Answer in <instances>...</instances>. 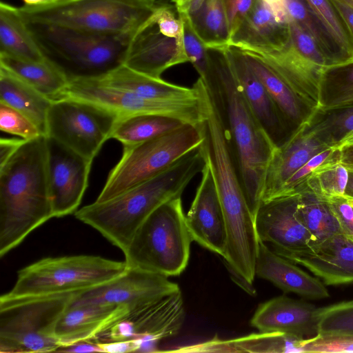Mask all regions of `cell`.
Segmentation results:
<instances>
[{"instance_id": "6da1fadb", "label": "cell", "mask_w": 353, "mask_h": 353, "mask_svg": "<svg viewBox=\"0 0 353 353\" xmlns=\"http://www.w3.org/2000/svg\"><path fill=\"white\" fill-rule=\"evenodd\" d=\"M208 52L210 68L202 79L219 104L242 188L254 217L276 148L250 110L224 48H208Z\"/></svg>"}, {"instance_id": "7a4b0ae2", "label": "cell", "mask_w": 353, "mask_h": 353, "mask_svg": "<svg viewBox=\"0 0 353 353\" xmlns=\"http://www.w3.org/2000/svg\"><path fill=\"white\" fill-rule=\"evenodd\" d=\"M52 217L47 137L40 135L26 140L0 166V256Z\"/></svg>"}, {"instance_id": "3957f363", "label": "cell", "mask_w": 353, "mask_h": 353, "mask_svg": "<svg viewBox=\"0 0 353 353\" xmlns=\"http://www.w3.org/2000/svg\"><path fill=\"white\" fill-rule=\"evenodd\" d=\"M205 163L200 146L154 177L108 201L77 210L75 217L99 232L124 252L137 230L163 203L183 192Z\"/></svg>"}, {"instance_id": "277c9868", "label": "cell", "mask_w": 353, "mask_h": 353, "mask_svg": "<svg viewBox=\"0 0 353 353\" xmlns=\"http://www.w3.org/2000/svg\"><path fill=\"white\" fill-rule=\"evenodd\" d=\"M25 21L46 60L68 82L101 79L124 65L133 34H101Z\"/></svg>"}, {"instance_id": "5b68a950", "label": "cell", "mask_w": 353, "mask_h": 353, "mask_svg": "<svg viewBox=\"0 0 353 353\" xmlns=\"http://www.w3.org/2000/svg\"><path fill=\"white\" fill-rule=\"evenodd\" d=\"M192 241L181 197H176L158 207L141 225L123 252L125 261L130 268L178 276L188 265Z\"/></svg>"}, {"instance_id": "8992f818", "label": "cell", "mask_w": 353, "mask_h": 353, "mask_svg": "<svg viewBox=\"0 0 353 353\" xmlns=\"http://www.w3.org/2000/svg\"><path fill=\"white\" fill-rule=\"evenodd\" d=\"M79 292L0 297V352H57V323Z\"/></svg>"}, {"instance_id": "52a82bcc", "label": "cell", "mask_w": 353, "mask_h": 353, "mask_svg": "<svg viewBox=\"0 0 353 353\" xmlns=\"http://www.w3.org/2000/svg\"><path fill=\"white\" fill-rule=\"evenodd\" d=\"M155 0H69L19 8L27 21L101 34L134 33L151 15Z\"/></svg>"}, {"instance_id": "ba28073f", "label": "cell", "mask_w": 353, "mask_h": 353, "mask_svg": "<svg viewBox=\"0 0 353 353\" xmlns=\"http://www.w3.org/2000/svg\"><path fill=\"white\" fill-rule=\"evenodd\" d=\"M126 262L99 256L48 257L17 273L8 298L79 292L101 285L123 273Z\"/></svg>"}, {"instance_id": "9c48e42d", "label": "cell", "mask_w": 353, "mask_h": 353, "mask_svg": "<svg viewBox=\"0 0 353 353\" xmlns=\"http://www.w3.org/2000/svg\"><path fill=\"white\" fill-rule=\"evenodd\" d=\"M201 123H186L170 132L132 146L110 172L96 202L112 199L154 177L174 162L201 145Z\"/></svg>"}, {"instance_id": "30bf717a", "label": "cell", "mask_w": 353, "mask_h": 353, "mask_svg": "<svg viewBox=\"0 0 353 353\" xmlns=\"http://www.w3.org/2000/svg\"><path fill=\"white\" fill-rule=\"evenodd\" d=\"M186 62L179 12L175 6L157 3L151 15L133 33L124 65L161 79L167 69Z\"/></svg>"}, {"instance_id": "8fae6325", "label": "cell", "mask_w": 353, "mask_h": 353, "mask_svg": "<svg viewBox=\"0 0 353 353\" xmlns=\"http://www.w3.org/2000/svg\"><path fill=\"white\" fill-rule=\"evenodd\" d=\"M119 116L95 103L74 97L52 101L47 136L93 161L109 139Z\"/></svg>"}, {"instance_id": "7c38bea8", "label": "cell", "mask_w": 353, "mask_h": 353, "mask_svg": "<svg viewBox=\"0 0 353 353\" xmlns=\"http://www.w3.org/2000/svg\"><path fill=\"white\" fill-rule=\"evenodd\" d=\"M200 96L184 100H154L114 88L97 79L68 82L63 97H74L102 105L119 117L138 114H157L178 119L185 123L198 125L205 118L204 83L196 81Z\"/></svg>"}, {"instance_id": "4fadbf2b", "label": "cell", "mask_w": 353, "mask_h": 353, "mask_svg": "<svg viewBox=\"0 0 353 353\" xmlns=\"http://www.w3.org/2000/svg\"><path fill=\"white\" fill-rule=\"evenodd\" d=\"M179 291V286L167 276L128 266L116 278L77 293L71 304L119 305L132 312Z\"/></svg>"}, {"instance_id": "5bb4252c", "label": "cell", "mask_w": 353, "mask_h": 353, "mask_svg": "<svg viewBox=\"0 0 353 353\" xmlns=\"http://www.w3.org/2000/svg\"><path fill=\"white\" fill-rule=\"evenodd\" d=\"M48 178L54 217L75 213L88 184L92 161L47 137Z\"/></svg>"}, {"instance_id": "9a60e30c", "label": "cell", "mask_w": 353, "mask_h": 353, "mask_svg": "<svg viewBox=\"0 0 353 353\" xmlns=\"http://www.w3.org/2000/svg\"><path fill=\"white\" fill-rule=\"evenodd\" d=\"M298 199L295 194L263 201L254 216L259 241L283 257L310 250L314 243L296 215Z\"/></svg>"}, {"instance_id": "2e32d148", "label": "cell", "mask_w": 353, "mask_h": 353, "mask_svg": "<svg viewBox=\"0 0 353 353\" xmlns=\"http://www.w3.org/2000/svg\"><path fill=\"white\" fill-rule=\"evenodd\" d=\"M201 174V180L185 215L187 226L193 241L223 257L228 241L226 225L212 174L206 161Z\"/></svg>"}, {"instance_id": "e0dca14e", "label": "cell", "mask_w": 353, "mask_h": 353, "mask_svg": "<svg viewBox=\"0 0 353 353\" xmlns=\"http://www.w3.org/2000/svg\"><path fill=\"white\" fill-rule=\"evenodd\" d=\"M225 52L242 93L253 114L278 148L293 136L265 88L247 63L242 51L234 46Z\"/></svg>"}, {"instance_id": "ac0fdd59", "label": "cell", "mask_w": 353, "mask_h": 353, "mask_svg": "<svg viewBox=\"0 0 353 353\" xmlns=\"http://www.w3.org/2000/svg\"><path fill=\"white\" fill-rule=\"evenodd\" d=\"M317 307L305 301L279 296L260 304L250 320L259 332H280L302 339L318 334Z\"/></svg>"}, {"instance_id": "d6986e66", "label": "cell", "mask_w": 353, "mask_h": 353, "mask_svg": "<svg viewBox=\"0 0 353 353\" xmlns=\"http://www.w3.org/2000/svg\"><path fill=\"white\" fill-rule=\"evenodd\" d=\"M284 258L304 266L325 285L353 284V239L342 233Z\"/></svg>"}, {"instance_id": "ffe728a7", "label": "cell", "mask_w": 353, "mask_h": 353, "mask_svg": "<svg viewBox=\"0 0 353 353\" xmlns=\"http://www.w3.org/2000/svg\"><path fill=\"white\" fill-rule=\"evenodd\" d=\"M130 312L124 305L70 304L60 318L55 330L60 347L81 341L96 340Z\"/></svg>"}, {"instance_id": "44dd1931", "label": "cell", "mask_w": 353, "mask_h": 353, "mask_svg": "<svg viewBox=\"0 0 353 353\" xmlns=\"http://www.w3.org/2000/svg\"><path fill=\"white\" fill-rule=\"evenodd\" d=\"M290 43L289 21L278 17L263 0L232 34L229 46L252 52L279 50Z\"/></svg>"}, {"instance_id": "7402d4cb", "label": "cell", "mask_w": 353, "mask_h": 353, "mask_svg": "<svg viewBox=\"0 0 353 353\" xmlns=\"http://www.w3.org/2000/svg\"><path fill=\"white\" fill-rule=\"evenodd\" d=\"M124 319L130 325L132 339H140L141 343L154 346L160 340L176 335L184 323L181 290L130 312Z\"/></svg>"}, {"instance_id": "603a6c76", "label": "cell", "mask_w": 353, "mask_h": 353, "mask_svg": "<svg viewBox=\"0 0 353 353\" xmlns=\"http://www.w3.org/2000/svg\"><path fill=\"white\" fill-rule=\"evenodd\" d=\"M255 276L267 280L284 292H292L308 299L329 296L325 285L278 254L263 242H259Z\"/></svg>"}, {"instance_id": "cb8c5ba5", "label": "cell", "mask_w": 353, "mask_h": 353, "mask_svg": "<svg viewBox=\"0 0 353 353\" xmlns=\"http://www.w3.org/2000/svg\"><path fill=\"white\" fill-rule=\"evenodd\" d=\"M327 148L302 128L276 148L267 169L262 202L274 199L290 177L312 157Z\"/></svg>"}, {"instance_id": "d4e9b609", "label": "cell", "mask_w": 353, "mask_h": 353, "mask_svg": "<svg viewBox=\"0 0 353 353\" xmlns=\"http://www.w3.org/2000/svg\"><path fill=\"white\" fill-rule=\"evenodd\" d=\"M241 51L249 66L265 88L294 136L307 123L318 106L297 93L259 58L250 52Z\"/></svg>"}, {"instance_id": "484cf974", "label": "cell", "mask_w": 353, "mask_h": 353, "mask_svg": "<svg viewBox=\"0 0 353 353\" xmlns=\"http://www.w3.org/2000/svg\"><path fill=\"white\" fill-rule=\"evenodd\" d=\"M243 51L259 58L297 93L319 106V84L322 69L300 56L291 43L279 50Z\"/></svg>"}, {"instance_id": "4316f807", "label": "cell", "mask_w": 353, "mask_h": 353, "mask_svg": "<svg viewBox=\"0 0 353 353\" xmlns=\"http://www.w3.org/2000/svg\"><path fill=\"white\" fill-rule=\"evenodd\" d=\"M101 83L132 92L141 97L154 100H184L199 97L196 83L192 88L172 83L137 72L125 65L101 79Z\"/></svg>"}, {"instance_id": "83f0119b", "label": "cell", "mask_w": 353, "mask_h": 353, "mask_svg": "<svg viewBox=\"0 0 353 353\" xmlns=\"http://www.w3.org/2000/svg\"><path fill=\"white\" fill-rule=\"evenodd\" d=\"M52 102L29 84L0 66V103L18 110L47 136V117Z\"/></svg>"}, {"instance_id": "f1b7e54d", "label": "cell", "mask_w": 353, "mask_h": 353, "mask_svg": "<svg viewBox=\"0 0 353 353\" xmlns=\"http://www.w3.org/2000/svg\"><path fill=\"white\" fill-rule=\"evenodd\" d=\"M0 54L32 61H45L19 8L0 3Z\"/></svg>"}, {"instance_id": "f546056e", "label": "cell", "mask_w": 353, "mask_h": 353, "mask_svg": "<svg viewBox=\"0 0 353 353\" xmlns=\"http://www.w3.org/2000/svg\"><path fill=\"white\" fill-rule=\"evenodd\" d=\"M284 4L288 19L312 37L325 57L327 66L353 59L304 0H284Z\"/></svg>"}, {"instance_id": "4dcf8cb0", "label": "cell", "mask_w": 353, "mask_h": 353, "mask_svg": "<svg viewBox=\"0 0 353 353\" xmlns=\"http://www.w3.org/2000/svg\"><path fill=\"white\" fill-rule=\"evenodd\" d=\"M0 66L52 101L62 98L68 84L65 76L48 61H32L0 54Z\"/></svg>"}, {"instance_id": "1f68e13d", "label": "cell", "mask_w": 353, "mask_h": 353, "mask_svg": "<svg viewBox=\"0 0 353 353\" xmlns=\"http://www.w3.org/2000/svg\"><path fill=\"white\" fill-rule=\"evenodd\" d=\"M184 124L186 123L178 119L157 114L119 117L110 139L117 140L123 147L132 146L170 132Z\"/></svg>"}, {"instance_id": "d6a6232c", "label": "cell", "mask_w": 353, "mask_h": 353, "mask_svg": "<svg viewBox=\"0 0 353 353\" xmlns=\"http://www.w3.org/2000/svg\"><path fill=\"white\" fill-rule=\"evenodd\" d=\"M302 129L325 147L335 148L353 134V103L330 108L318 106Z\"/></svg>"}, {"instance_id": "836d02e7", "label": "cell", "mask_w": 353, "mask_h": 353, "mask_svg": "<svg viewBox=\"0 0 353 353\" xmlns=\"http://www.w3.org/2000/svg\"><path fill=\"white\" fill-rule=\"evenodd\" d=\"M304 339L285 333L259 332L228 341H212L203 347L219 352H304Z\"/></svg>"}, {"instance_id": "e575fe53", "label": "cell", "mask_w": 353, "mask_h": 353, "mask_svg": "<svg viewBox=\"0 0 353 353\" xmlns=\"http://www.w3.org/2000/svg\"><path fill=\"white\" fill-rule=\"evenodd\" d=\"M296 215L313 236L314 243L310 249L341 233L327 201L307 188L299 194Z\"/></svg>"}, {"instance_id": "d590c367", "label": "cell", "mask_w": 353, "mask_h": 353, "mask_svg": "<svg viewBox=\"0 0 353 353\" xmlns=\"http://www.w3.org/2000/svg\"><path fill=\"white\" fill-rule=\"evenodd\" d=\"M190 19L194 31L207 48L229 46L230 31L223 0H206L201 10Z\"/></svg>"}, {"instance_id": "8d00e7d4", "label": "cell", "mask_w": 353, "mask_h": 353, "mask_svg": "<svg viewBox=\"0 0 353 353\" xmlns=\"http://www.w3.org/2000/svg\"><path fill=\"white\" fill-rule=\"evenodd\" d=\"M350 103H353V59L323 68L319 84V106Z\"/></svg>"}, {"instance_id": "74e56055", "label": "cell", "mask_w": 353, "mask_h": 353, "mask_svg": "<svg viewBox=\"0 0 353 353\" xmlns=\"http://www.w3.org/2000/svg\"><path fill=\"white\" fill-rule=\"evenodd\" d=\"M348 177L349 171L339 163L327 164L311 174L304 190L307 188L323 200L344 196Z\"/></svg>"}, {"instance_id": "f35d334b", "label": "cell", "mask_w": 353, "mask_h": 353, "mask_svg": "<svg viewBox=\"0 0 353 353\" xmlns=\"http://www.w3.org/2000/svg\"><path fill=\"white\" fill-rule=\"evenodd\" d=\"M318 334H353V301L317 307Z\"/></svg>"}, {"instance_id": "ab89813d", "label": "cell", "mask_w": 353, "mask_h": 353, "mask_svg": "<svg viewBox=\"0 0 353 353\" xmlns=\"http://www.w3.org/2000/svg\"><path fill=\"white\" fill-rule=\"evenodd\" d=\"M339 149L330 148L314 155L288 179L275 198L300 194L304 190L307 179L316 169L327 164L339 163Z\"/></svg>"}, {"instance_id": "60d3db41", "label": "cell", "mask_w": 353, "mask_h": 353, "mask_svg": "<svg viewBox=\"0 0 353 353\" xmlns=\"http://www.w3.org/2000/svg\"><path fill=\"white\" fill-rule=\"evenodd\" d=\"M341 44L353 56V40L341 14L332 0H304Z\"/></svg>"}, {"instance_id": "b9f144b4", "label": "cell", "mask_w": 353, "mask_h": 353, "mask_svg": "<svg viewBox=\"0 0 353 353\" xmlns=\"http://www.w3.org/2000/svg\"><path fill=\"white\" fill-rule=\"evenodd\" d=\"M179 14L183 23V46L188 62L192 64L199 77L204 79L210 68L208 48L194 31L189 17L185 12Z\"/></svg>"}, {"instance_id": "7bdbcfd3", "label": "cell", "mask_w": 353, "mask_h": 353, "mask_svg": "<svg viewBox=\"0 0 353 353\" xmlns=\"http://www.w3.org/2000/svg\"><path fill=\"white\" fill-rule=\"evenodd\" d=\"M0 129L26 140L42 135L36 125L26 116L3 103H0Z\"/></svg>"}, {"instance_id": "ee69618b", "label": "cell", "mask_w": 353, "mask_h": 353, "mask_svg": "<svg viewBox=\"0 0 353 353\" xmlns=\"http://www.w3.org/2000/svg\"><path fill=\"white\" fill-rule=\"evenodd\" d=\"M303 345L305 353L353 352V334H317Z\"/></svg>"}, {"instance_id": "f6af8a7d", "label": "cell", "mask_w": 353, "mask_h": 353, "mask_svg": "<svg viewBox=\"0 0 353 353\" xmlns=\"http://www.w3.org/2000/svg\"><path fill=\"white\" fill-rule=\"evenodd\" d=\"M290 43L294 50L307 61L323 69L327 66L325 57L312 37L294 21L289 20Z\"/></svg>"}, {"instance_id": "bcb514c9", "label": "cell", "mask_w": 353, "mask_h": 353, "mask_svg": "<svg viewBox=\"0 0 353 353\" xmlns=\"http://www.w3.org/2000/svg\"><path fill=\"white\" fill-rule=\"evenodd\" d=\"M325 201L336 217L341 233L353 239V206L346 196H334Z\"/></svg>"}, {"instance_id": "7dc6e473", "label": "cell", "mask_w": 353, "mask_h": 353, "mask_svg": "<svg viewBox=\"0 0 353 353\" xmlns=\"http://www.w3.org/2000/svg\"><path fill=\"white\" fill-rule=\"evenodd\" d=\"M257 0H223L230 37L254 8Z\"/></svg>"}, {"instance_id": "c3c4849f", "label": "cell", "mask_w": 353, "mask_h": 353, "mask_svg": "<svg viewBox=\"0 0 353 353\" xmlns=\"http://www.w3.org/2000/svg\"><path fill=\"white\" fill-rule=\"evenodd\" d=\"M103 352L125 353L138 352L141 345L140 339H131L122 341L101 342L97 341Z\"/></svg>"}, {"instance_id": "681fc988", "label": "cell", "mask_w": 353, "mask_h": 353, "mask_svg": "<svg viewBox=\"0 0 353 353\" xmlns=\"http://www.w3.org/2000/svg\"><path fill=\"white\" fill-rule=\"evenodd\" d=\"M26 139L1 138L0 139V166H2L16 152Z\"/></svg>"}, {"instance_id": "f907efd6", "label": "cell", "mask_w": 353, "mask_h": 353, "mask_svg": "<svg viewBox=\"0 0 353 353\" xmlns=\"http://www.w3.org/2000/svg\"><path fill=\"white\" fill-rule=\"evenodd\" d=\"M57 352H103L96 340L81 341L59 347Z\"/></svg>"}, {"instance_id": "816d5d0a", "label": "cell", "mask_w": 353, "mask_h": 353, "mask_svg": "<svg viewBox=\"0 0 353 353\" xmlns=\"http://www.w3.org/2000/svg\"><path fill=\"white\" fill-rule=\"evenodd\" d=\"M332 1L343 18L353 40V8L337 0H332Z\"/></svg>"}, {"instance_id": "f5cc1de1", "label": "cell", "mask_w": 353, "mask_h": 353, "mask_svg": "<svg viewBox=\"0 0 353 353\" xmlns=\"http://www.w3.org/2000/svg\"><path fill=\"white\" fill-rule=\"evenodd\" d=\"M337 149L340 151L339 163L353 172V144Z\"/></svg>"}, {"instance_id": "db71d44e", "label": "cell", "mask_w": 353, "mask_h": 353, "mask_svg": "<svg viewBox=\"0 0 353 353\" xmlns=\"http://www.w3.org/2000/svg\"><path fill=\"white\" fill-rule=\"evenodd\" d=\"M279 17H283L287 15L284 0H263Z\"/></svg>"}, {"instance_id": "11a10c76", "label": "cell", "mask_w": 353, "mask_h": 353, "mask_svg": "<svg viewBox=\"0 0 353 353\" xmlns=\"http://www.w3.org/2000/svg\"><path fill=\"white\" fill-rule=\"evenodd\" d=\"M26 5H46L69 0H23Z\"/></svg>"}, {"instance_id": "9f6ffc18", "label": "cell", "mask_w": 353, "mask_h": 353, "mask_svg": "<svg viewBox=\"0 0 353 353\" xmlns=\"http://www.w3.org/2000/svg\"><path fill=\"white\" fill-rule=\"evenodd\" d=\"M345 195L353 196V172H349L348 181Z\"/></svg>"}, {"instance_id": "6f0895ef", "label": "cell", "mask_w": 353, "mask_h": 353, "mask_svg": "<svg viewBox=\"0 0 353 353\" xmlns=\"http://www.w3.org/2000/svg\"><path fill=\"white\" fill-rule=\"evenodd\" d=\"M190 0H172L177 10L183 9Z\"/></svg>"}, {"instance_id": "680465c9", "label": "cell", "mask_w": 353, "mask_h": 353, "mask_svg": "<svg viewBox=\"0 0 353 353\" xmlns=\"http://www.w3.org/2000/svg\"><path fill=\"white\" fill-rule=\"evenodd\" d=\"M353 144V134L341 142L335 148H340L341 147Z\"/></svg>"}, {"instance_id": "91938a15", "label": "cell", "mask_w": 353, "mask_h": 353, "mask_svg": "<svg viewBox=\"0 0 353 353\" xmlns=\"http://www.w3.org/2000/svg\"><path fill=\"white\" fill-rule=\"evenodd\" d=\"M337 1L343 2L353 8V0H337Z\"/></svg>"}, {"instance_id": "94428289", "label": "cell", "mask_w": 353, "mask_h": 353, "mask_svg": "<svg viewBox=\"0 0 353 353\" xmlns=\"http://www.w3.org/2000/svg\"><path fill=\"white\" fill-rule=\"evenodd\" d=\"M346 196V198L347 199L348 201L352 204V205L353 206V196H347V195H345Z\"/></svg>"}]
</instances>
